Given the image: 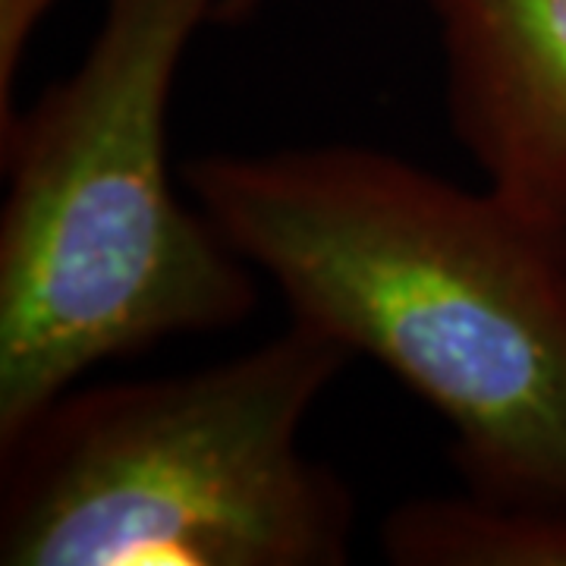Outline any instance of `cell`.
<instances>
[{
  "instance_id": "1",
  "label": "cell",
  "mask_w": 566,
  "mask_h": 566,
  "mask_svg": "<svg viewBox=\"0 0 566 566\" xmlns=\"http://www.w3.org/2000/svg\"><path fill=\"white\" fill-rule=\"evenodd\" d=\"M196 208L296 322L453 431L469 494L566 506V245L494 192L365 145L199 155Z\"/></svg>"
},
{
  "instance_id": "2",
  "label": "cell",
  "mask_w": 566,
  "mask_h": 566,
  "mask_svg": "<svg viewBox=\"0 0 566 566\" xmlns=\"http://www.w3.org/2000/svg\"><path fill=\"white\" fill-rule=\"evenodd\" d=\"M221 3L107 0L80 66L0 136V447L88 368L255 308V268L167 174L177 70Z\"/></svg>"
},
{
  "instance_id": "3",
  "label": "cell",
  "mask_w": 566,
  "mask_h": 566,
  "mask_svg": "<svg viewBox=\"0 0 566 566\" xmlns=\"http://www.w3.org/2000/svg\"><path fill=\"white\" fill-rule=\"evenodd\" d=\"M349 356L293 318L199 371L70 387L0 447V564H346L353 494L300 431Z\"/></svg>"
},
{
  "instance_id": "4",
  "label": "cell",
  "mask_w": 566,
  "mask_h": 566,
  "mask_svg": "<svg viewBox=\"0 0 566 566\" xmlns=\"http://www.w3.org/2000/svg\"><path fill=\"white\" fill-rule=\"evenodd\" d=\"M453 129L494 189L566 245V0H428Z\"/></svg>"
},
{
  "instance_id": "5",
  "label": "cell",
  "mask_w": 566,
  "mask_h": 566,
  "mask_svg": "<svg viewBox=\"0 0 566 566\" xmlns=\"http://www.w3.org/2000/svg\"><path fill=\"white\" fill-rule=\"evenodd\" d=\"M390 564L566 566V506H513L475 494L419 497L381 526Z\"/></svg>"
},
{
  "instance_id": "6",
  "label": "cell",
  "mask_w": 566,
  "mask_h": 566,
  "mask_svg": "<svg viewBox=\"0 0 566 566\" xmlns=\"http://www.w3.org/2000/svg\"><path fill=\"white\" fill-rule=\"evenodd\" d=\"M57 0H0V136L17 120V80L29 41Z\"/></svg>"
},
{
  "instance_id": "7",
  "label": "cell",
  "mask_w": 566,
  "mask_h": 566,
  "mask_svg": "<svg viewBox=\"0 0 566 566\" xmlns=\"http://www.w3.org/2000/svg\"><path fill=\"white\" fill-rule=\"evenodd\" d=\"M252 3H259V0H223L221 17H227V20H237V17H240V13H245Z\"/></svg>"
}]
</instances>
